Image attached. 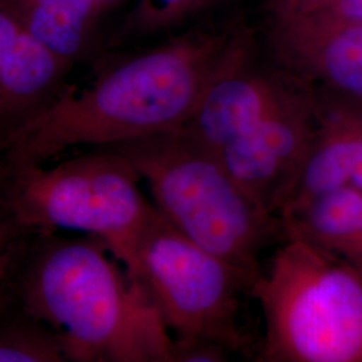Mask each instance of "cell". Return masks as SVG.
Wrapping results in <instances>:
<instances>
[{"mask_svg": "<svg viewBox=\"0 0 362 362\" xmlns=\"http://www.w3.org/2000/svg\"><path fill=\"white\" fill-rule=\"evenodd\" d=\"M140 173L104 148L52 167L0 165V242L26 233L77 230L103 239L140 282L137 243L156 212L140 191Z\"/></svg>", "mask_w": 362, "mask_h": 362, "instance_id": "cell-4", "label": "cell"}, {"mask_svg": "<svg viewBox=\"0 0 362 362\" xmlns=\"http://www.w3.org/2000/svg\"><path fill=\"white\" fill-rule=\"evenodd\" d=\"M137 257L140 282L173 336L208 338L233 353L254 348L242 322L252 276L194 243L158 209L139 238Z\"/></svg>", "mask_w": 362, "mask_h": 362, "instance_id": "cell-6", "label": "cell"}, {"mask_svg": "<svg viewBox=\"0 0 362 362\" xmlns=\"http://www.w3.org/2000/svg\"><path fill=\"white\" fill-rule=\"evenodd\" d=\"M103 239L26 233L0 242V299L50 325L70 362H172L175 337Z\"/></svg>", "mask_w": 362, "mask_h": 362, "instance_id": "cell-1", "label": "cell"}, {"mask_svg": "<svg viewBox=\"0 0 362 362\" xmlns=\"http://www.w3.org/2000/svg\"><path fill=\"white\" fill-rule=\"evenodd\" d=\"M300 83L287 71L259 69L252 61V43H248L212 81L184 128L219 152L282 104Z\"/></svg>", "mask_w": 362, "mask_h": 362, "instance_id": "cell-9", "label": "cell"}, {"mask_svg": "<svg viewBox=\"0 0 362 362\" xmlns=\"http://www.w3.org/2000/svg\"><path fill=\"white\" fill-rule=\"evenodd\" d=\"M266 321L255 361L362 362V275L287 238L251 288Z\"/></svg>", "mask_w": 362, "mask_h": 362, "instance_id": "cell-5", "label": "cell"}, {"mask_svg": "<svg viewBox=\"0 0 362 362\" xmlns=\"http://www.w3.org/2000/svg\"><path fill=\"white\" fill-rule=\"evenodd\" d=\"M103 0H0L30 34L70 64L83 59Z\"/></svg>", "mask_w": 362, "mask_h": 362, "instance_id": "cell-13", "label": "cell"}, {"mask_svg": "<svg viewBox=\"0 0 362 362\" xmlns=\"http://www.w3.org/2000/svg\"><path fill=\"white\" fill-rule=\"evenodd\" d=\"M97 148L125 157L177 230L255 281L262 250L286 240L281 218L260 207L219 156L184 127Z\"/></svg>", "mask_w": 362, "mask_h": 362, "instance_id": "cell-3", "label": "cell"}, {"mask_svg": "<svg viewBox=\"0 0 362 362\" xmlns=\"http://www.w3.org/2000/svg\"><path fill=\"white\" fill-rule=\"evenodd\" d=\"M286 239H300L362 275V191L341 188L287 207L279 215Z\"/></svg>", "mask_w": 362, "mask_h": 362, "instance_id": "cell-12", "label": "cell"}, {"mask_svg": "<svg viewBox=\"0 0 362 362\" xmlns=\"http://www.w3.org/2000/svg\"><path fill=\"white\" fill-rule=\"evenodd\" d=\"M315 94L317 133L284 209L341 188L362 191V104L326 91Z\"/></svg>", "mask_w": 362, "mask_h": 362, "instance_id": "cell-11", "label": "cell"}, {"mask_svg": "<svg viewBox=\"0 0 362 362\" xmlns=\"http://www.w3.org/2000/svg\"><path fill=\"white\" fill-rule=\"evenodd\" d=\"M248 43L246 31L199 30L109 66L90 86H73L0 143V165H46L78 146L182 128L212 81Z\"/></svg>", "mask_w": 362, "mask_h": 362, "instance_id": "cell-2", "label": "cell"}, {"mask_svg": "<svg viewBox=\"0 0 362 362\" xmlns=\"http://www.w3.org/2000/svg\"><path fill=\"white\" fill-rule=\"evenodd\" d=\"M362 21V0H286Z\"/></svg>", "mask_w": 362, "mask_h": 362, "instance_id": "cell-17", "label": "cell"}, {"mask_svg": "<svg viewBox=\"0 0 362 362\" xmlns=\"http://www.w3.org/2000/svg\"><path fill=\"white\" fill-rule=\"evenodd\" d=\"M233 351L208 338L175 337L172 362H226Z\"/></svg>", "mask_w": 362, "mask_h": 362, "instance_id": "cell-16", "label": "cell"}, {"mask_svg": "<svg viewBox=\"0 0 362 362\" xmlns=\"http://www.w3.org/2000/svg\"><path fill=\"white\" fill-rule=\"evenodd\" d=\"M214 0H139L130 25L134 30L153 31L175 26L185 18L203 10Z\"/></svg>", "mask_w": 362, "mask_h": 362, "instance_id": "cell-15", "label": "cell"}, {"mask_svg": "<svg viewBox=\"0 0 362 362\" xmlns=\"http://www.w3.org/2000/svg\"><path fill=\"white\" fill-rule=\"evenodd\" d=\"M317 125L315 89L302 82L282 104L215 153L260 207L279 216L310 152Z\"/></svg>", "mask_w": 362, "mask_h": 362, "instance_id": "cell-7", "label": "cell"}, {"mask_svg": "<svg viewBox=\"0 0 362 362\" xmlns=\"http://www.w3.org/2000/svg\"><path fill=\"white\" fill-rule=\"evenodd\" d=\"M73 66L0 8V143L73 89Z\"/></svg>", "mask_w": 362, "mask_h": 362, "instance_id": "cell-10", "label": "cell"}, {"mask_svg": "<svg viewBox=\"0 0 362 362\" xmlns=\"http://www.w3.org/2000/svg\"><path fill=\"white\" fill-rule=\"evenodd\" d=\"M270 38L275 58L288 74L362 104V21L275 0Z\"/></svg>", "mask_w": 362, "mask_h": 362, "instance_id": "cell-8", "label": "cell"}, {"mask_svg": "<svg viewBox=\"0 0 362 362\" xmlns=\"http://www.w3.org/2000/svg\"><path fill=\"white\" fill-rule=\"evenodd\" d=\"M0 362H70L62 336L18 305L0 299Z\"/></svg>", "mask_w": 362, "mask_h": 362, "instance_id": "cell-14", "label": "cell"}]
</instances>
